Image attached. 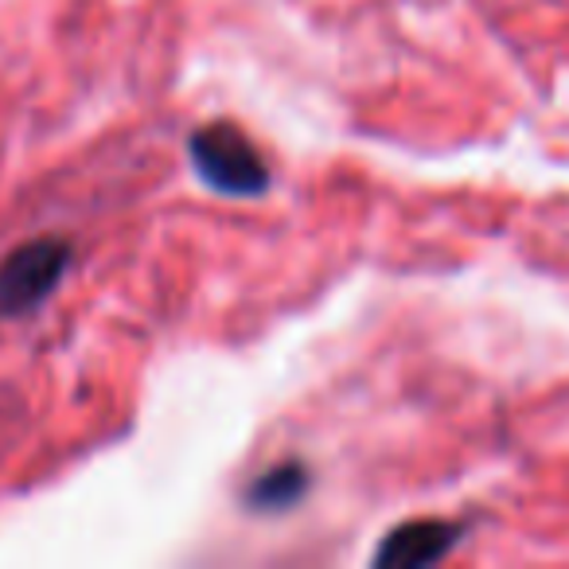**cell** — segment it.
I'll list each match as a JSON object with an SVG mask.
<instances>
[{
  "label": "cell",
  "instance_id": "cell-1",
  "mask_svg": "<svg viewBox=\"0 0 569 569\" xmlns=\"http://www.w3.org/2000/svg\"><path fill=\"white\" fill-rule=\"evenodd\" d=\"M191 168L199 172V180L219 196L250 199L261 196L269 188V168L261 160V152L250 144V137L234 126H203L199 133H191L188 141Z\"/></svg>",
  "mask_w": 569,
  "mask_h": 569
},
{
  "label": "cell",
  "instance_id": "cell-4",
  "mask_svg": "<svg viewBox=\"0 0 569 569\" xmlns=\"http://www.w3.org/2000/svg\"><path fill=\"white\" fill-rule=\"evenodd\" d=\"M309 491V468L301 460H284L273 465L258 476V480L246 488V503L253 511H284V507L301 503V496Z\"/></svg>",
  "mask_w": 569,
  "mask_h": 569
},
{
  "label": "cell",
  "instance_id": "cell-2",
  "mask_svg": "<svg viewBox=\"0 0 569 569\" xmlns=\"http://www.w3.org/2000/svg\"><path fill=\"white\" fill-rule=\"evenodd\" d=\"M71 266V246L63 238H32L0 261V320H20L36 312L63 281Z\"/></svg>",
  "mask_w": 569,
  "mask_h": 569
},
{
  "label": "cell",
  "instance_id": "cell-3",
  "mask_svg": "<svg viewBox=\"0 0 569 569\" xmlns=\"http://www.w3.org/2000/svg\"><path fill=\"white\" fill-rule=\"evenodd\" d=\"M465 538V527L452 519H413L395 527L382 546L375 550V566L382 569H421L449 558L457 542Z\"/></svg>",
  "mask_w": 569,
  "mask_h": 569
}]
</instances>
